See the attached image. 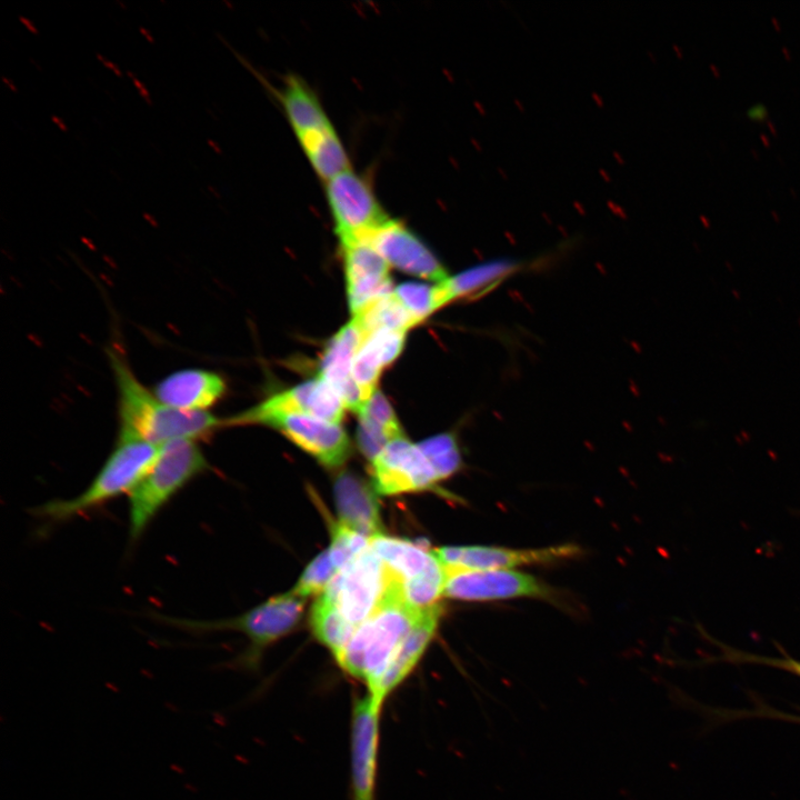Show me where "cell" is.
Here are the masks:
<instances>
[{"mask_svg": "<svg viewBox=\"0 0 800 800\" xmlns=\"http://www.w3.org/2000/svg\"><path fill=\"white\" fill-rule=\"evenodd\" d=\"M347 297L352 316L391 289L390 266L363 240L342 241Z\"/></svg>", "mask_w": 800, "mask_h": 800, "instance_id": "15", "label": "cell"}, {"mask_svg": "<svg viewBox=\"0 0 800 800\" xmlns=\"http://www.w3.org/2000/svg\"><path fill=\"white\" fill-rule=\"evenodd\" d=\"M128 76H129L130 79L132 80L134 87H136L137 90L139 91L140 96L143 98V100H144L148 104L151 106V104H152V100H151L150 93H149L148 89L146 88V86L143 84V82L140 81V80H139L134 74H132L130 71H128Z\"/></svg>", "mask_w": 800, "mask_h": 800, "instance_id": "35", "label": "cell"}, {"mask_svg": "<svg viewBox=\"0 0 800 800\" xmlns=\"http://www.w3.org/2000/svg\"><path fill=\"white\" fill-rule=\"evenodd\" d=\"M371 467L374 490L386 496L428 490L439 481L421 450L404 434L391 440Z\"/></svg>", "mask_w": 800, "mask_h": 800, "instance_id": "12", "label": "cell"}, {"mask_svg": "<svg viewBox=\"0 0 800 800\" xmlns=\"http://www.w3.org/2000/svg\"><path fill=\"white\" fill-rule=\"evenodd\" d=\"M258 424L277 429L329 468L341 466L350 452L348 434L338 423L302 413H276Z\"/></svg>", "mask_w": 800, "mask_h": 800, "instance_id": "14", "label": "cell"}, {"mask_svg": "<svg viewBox=\"0 0 800 800\" xmlns=\"http://www.w3.org/2000/svg\"><path fill=\"white\" fill-rule=\"evenodd\" d=\"M159 447L117 437L113 449L90 483L78 496L52 499L31 513L44 528L68 522L129 493L139 483L158 454Z\"/></svg>", "mask_w": 800, "mask_h": 800, "instance_id": "3", "label": "cell"}, {"mask_svg": "<svg viewBox=\"0 0 800 800\" xmlns=\"http://www.w3.org/2000/svg\"><path fill=\"white\" fill-rule=\"evenodd\" d=\"M518 269L516 262L498 260L449 276L434 284L437 308L440 309L459 298L490 290Z\"/></svg>", "mask_w": 800, "mask_h": 800, "instance_id": "20", "label": "cell"}, {"mask_svg": "<svg viewBox=\"0 0 800 800\" xmlns=\"http://www.w3.org/2000/svg\"><path fill=\"white\" fill-rule=\"evenodd\" d=\"M358 240L368 242L390 267L406 273L437 283L449 277L432 251L399 221L388 218Z\"/></svg>", "mask_w": 800, "mask_h": 800, "instance_id": "13", "label": "cell"}, {"mask_svg": "<svg viewBox=\"0 0 800 800\" xmlns=\"http://www.w3.org/2000/svg\"><path fill=\"white\" fill-rule=\"evenodd\" d=\"M441 614L442 607L439 603L421 611L414 626L390 661L373 698L386 703L388 698L408 678L434 637Z\"/></svg>", "mask_w": 800, "mask_h": 800, "instance_id": "18", "label": "cell"}, {"mask_svg": "<svg viewBox=\"0 0 800 800\" xmlns=\"http://www.w3.org/2000/svg\"><path fill=\"white\" fill-rule=\"evenodd\" d=\"M359 414H364L372 419L388 430L393 437H400L403 434L391 404L384 394L378 390H376V392L371 396L358 416Z\"/></svg>", "mask_w": 800, "mask_h": 800, "instance_id": "33", "label": "cell"}, {"mask_svg": "<svg viewBox=\"0 0 800 800\" xmlns=\"http://www.w3.org/2000/svg\"><path fill=\"white\" fill-rule=\"evenodd\" d=\"M407 332L379 329L363 337L381 357L383 366L390 364L401 352Z\"/></svg>", "mask_w": 800, "mask_h": 800, "instance_id": "34", "label": "cell"}, {"mask_svg": "<svg viewBox=\"0 0 800 800\" xmlns=\"http://www.w3.org/2000/svg\"><path fill=\"white\" fill-rule=\"evenodd\" d=\"M417 446L431 464L439 481L451 477L461 468V453L452 433L428 438Z\"/></svg>", "mask_w": 800, "mask_h": 800, "instance_id": "26", "label": "cell"}, {"mask_svg": "<svg viewBox=\"0 0 800 800\" xmlns=\"http://www.w3.org/2000/svg\"><path fill=\"white\" fill-rule=\"evenodd\" d=\"M337 572V568L326 550L307 566L292 591L306 599L310 596H320Z\"/></svg>", "mask_w": 800, "mask_h": 800, "instance_id": "29", "label": "cell"}, {"mask_svg": "<svg viewBox=\"0 0 800 800\" xmlns=\"http://www.w3.org/2000/svg\"><path fill=\"white\" fill-rule=\"evenodd\" d=\"M363 334L351 319L329 341L320 361V378L324 379L339 394L346 409L357 414L367 401L351 374L353 358L362 342Z\"/></svg>", "mask_w": 800, "mask_h": 800, "instance_id": "17", "label": "cell"}, {"mask_svg": "<svg viewBox=\"0 0 800 800\" xmlns=\"http://www.w3.org/2000/svg\"><path fill=\"white\" fill-rule=\"evenodd\" d=\"M2 81L11 91H13V92L18 91L17 87L13 84V82L10 79L2 77Z\"/></svg>", "mask_w": 800, "mask_h": 800, "instance_id": "40", "label": "cell"}, {"mask_svg": "<svg viewBox=\"0 0 800 800\" xmlns=\"http://www.w3.org/2000/svg\"><path fill=\"white\" fill-rule=\"evenodd\" d=\"M444 597L463 601L531 598L559 602V592L537 577L510 569L461 571L447 576Z\"/></svg>", "mask_w": 800, "mask_h": 800, "instance_id": "8", "label": "cell"}, {"mask_svg": "<svg viewBox=\"0 0 800 800\" xmlns=\"http://www.w3.org/2000/svg\"><path fill=\"white\" fill-rule=\"evenodd\" d=\"M393 292L418 323L438 310L434 284L406 282L396 287Z\"/></svg>", "mask_w": 800, "mask_h": 800, "instance_id": "30", "label": "cell"}, {"mask_svg": "<svg viewBox=\"0 0 800 800\" xmlns=\"http://www.w3.org/2000/svg\"><path fill=\"white\" fill-rule=\"evenodd\" d=\"M19 20L31 33H33V34L39 33L37 27L30 19H28L26 17H20Z\"/></svg>", "mask_w": 800, "mask_h": 800, "instance_id": "37", "label": "cell"}, {"mask_svg": "<svg viewBox=\"0 0 800 800\" xmlns=\"http://www.w3.org/2000/svg\"><path fill=\"white\" fill-rule=\"evenodd\" d=\"M209 469L199 441L180 439L160 446L152 464L128 496L130 543L137 542L158 513Z\"/></svg>", "mask_w": 800, "mask_h": 800, "instance_id": "4", "label": "cell"}, {"mask_svg": "<svg viewBox=\"0 0 800 800\" xmlns=\"http://www.w3.org/2000/svg\"><path fill=\"white\" fill-rule=\"evenodd\" d=\"M396 438L398 437H393L388 430L372 419L364 414H359L357 442L361 452L370 461L374 460L384 447Z\"/></svg>", "mask_w": 800, "mask_h": 800, "instance_id": "31", "label": "cell"}, {"mask_svg": "<svg viewBox=\"0 0 800 800\" xmlns=\"http://www.w3.org/2000/svg\"><path fill=\"white\" fill-rule=\"evenodd\" d=\"M299 142L312 168L324 181L350 169L346 149L332 126L303 137Z\"/></svg>", "mask_w": 800, "mask_h": 800, "instance_id": "23", "label": "cell"}, {"mask_svg": "<svg viewBox=\"0 0 800 800\" xmlns=\"http://www.w3.org/2000/svg\"><path fill=\"white\" fill-rule=\"evenodd\" d=\"M166 404L187 412H209L224 396L227 384L217 372L201 368L173 371L153 387Z\"/></svg>", "mask_w": 800, "mask_h": 800, "instance_id": "16", "label": "cell"}, {"mask_svg": "<svg viewBox=\"0 0 800 800\" xmlns=\"http://www.w3.org/2000/svg\"><path fill=\"white\" fill-rule=\"evenodd\" d=\"M344 409L336 390L324 379L317 377L224 418L223 427L258 424L263 418L276 413H302L339 424Z\"/></svg>", "mask_w": 800, "mask_h": 800, "instance_id": "11", "label": "cell"}, {"mask_svg": "<svg viewBox=\"0 0 800 800\" xmlns=\"http://www.w3.org/2000/svg\"><path fill=\"white\" fill-rule=\"evenodd\" d=\"M97 59H99L100 62H101L103 66H106L107 68H109V69H110L114 74H117L118 77H121V76H122V72H121V70L118 68V66L114 64L113 62H111L110 60L106 59V58H104L103 56H101L100 53H97Z\"/></svg>", "mask_w": 800, "mask_h": 800, "instance_id": "36", "label": "cell"}, {"mask_svg": "<svg viewBox=\"0 0 800 800\" xmlns=\"http://www.w3.org/2000/svg\"><path fill=\"white\" fill-rule=\"evenodd\" d=\"M369 547L402 583L422 574L439 561L433 550L383 533L370 538Z\"/></svg>", "mask_w": 800, "mask_h": 800, "instance_id": "22", "label": "cell"}, {"mask_svg": "<svg viewBox=\"0 0 800 800\" xmlns=\"http://www.w3.org/2000/svg\"><path fill=\"white\" fill-rule=\"evenodd\" d=\"M373 489L350 472L341 473L334 483L339 520L369 538L381 534L382 527Z\"/></svg>", "mask_w": 800, "mask_h": 800, "instance_id": "19", "label": "cell"}, {"mask_svg": "<svg viewBox=\"0 0 800 800\" xmlns=\"http://www.w3.org/2000/svg\"><path fill=\"white\" fill-rule=\"evenodd\" d=\"M51 119L61 130H68L66 123L60 118H58L57 116H52Z\"/></svg>", "mask_w": 800, "mask_h": 800, "instance_id": "38", "label": "cell"}, {"mask_svg": "<svg viewBox=\"0 0 800 800\" xmlns=\"http://www.w3.org/2000/svg\"><path fill=\"white\" fill-rule=\"evenodd\" d=\"M722 650L721 660L739 663H754L780 669L800 677V660L790 657H766L736 650L718 643ZM719 658V659H720Z\"/></svg>", "mask_w": 800, "mask_h": 800, "instance_id": "32", "label": "cell"}, {"mask_svg": "<svg viewBox=\"0 0 800 800\" xmlns=\"http://www.w3.org/2000/svg\"><path fill=\"white\" fill-rule=\"evenodd\" d=\"M352 319L358 323L363 337L379 329L407 332L418 324L393 290L373 300Z\"/></svg>", "mask_w": 800, "mask_h": 800, "instance_id": "24", "label": "cell"}, {"mask_svg": "<svg viewBox=\"0 0 800 800\" xmlns=\"http://www.w3.org/2000/svg\"><path fill=\"white\" fill-rule=\"evenodd\" d=\"M140 33L151 43H154L152 34L144 28H140Z\"/></svg>", "mask_w": 800, "mask_h": 800, "instance_id": "39", "label": "cell"}, {"mask_svg": "<svg viewBox=\"0 0 800 800\" xmlns=\"http://www.w3.org/2000/svg\"><path fill=\"white\" fill-rule=\"evenodd\" d=\"M108 357L117 388L118 437L160 447L180 439L204 441L223 427V419L210 412L181 411L162 402L117 349H109Z\"/></svg>", "mask_w": 800, "mask_h": 800, "instance_id": "1", "label": "cell"}, {"mask_svg": "<svg viewBox=\"0 0 800 800\" xmlns=\"http://www.w3.org/2000/svg\"><path fill=\"white\" fill-rule=\"evenodd\" d=\"M304 603L306 598L291 590L233 618L196 620L159 613L152 614V618L193 634L226 630L243 633L250 644L237 660L239 666L251 669L256 668L261 652L269 644L290 632L298 624L303 613Z\"/></svg>", "mask_w": 800, "mask_h": 800, "instance_id": "5", "label": "cell"}, {"mask_svg": "<svg viewBox=\"0 0 800 800\" xmlns=\"http://www.w3.org/2000/svg\"><path fill=\"white\" fill-rule=\"evenodd\" d=\"M383 367L379 353L362 340L352 361L351 374L367 402L376 392V386Z\"/></svg>", "mask_w": 800, "mask_h": 800, "instance_id": "28", "label": "cell"}, {"mask_svg": "<svg viewBox=\"0 0 800 800\" xmlns=\"http://www.w3.org/2000/svg\"><path fill=\"white\" fill-rule=\"evenodd\" d=\"M326 196L340 242L359 239L389 218L371 186L351 168L326 181Z\"/></svg>", "mask_w": 800, "mask_h": 800, "instance_id": "10", "label": "cell"}, {"mask_svg": "<svg viewBox=\"0 0 800 800\" xmlns=\"http://www.w3.org/2000/svg\"><path fill=\"white\" fill-rule=\"evenodd\" d=\"M386 703L366 692L354 696L350 712L351 800H377L380 728Z\"/></svg>", "mask_w": 800, "mask_h": 800, "instance_id": "7", "label": "cell"}, {"mask_svg": "<svg viewBox=\"0 0 800 800\" xmlns=\"http://www.w3.org/2000/svg\"><path fill=\"white\" fill-rule=\"evenodd\" d=\"M423 609H414L404 599L402 584H391L380 608L359 624L340 653L338 666L362 682L367 693L374 696L381 680Z\"/></svg>", "mask_w": 800, "mask_h": 800, "instance_id": "2", "label": "cell"}, {"mask_svg": "<svg viewBox=\"0 0 800 800\" xmlns=\"http://www.w3.org/2000/svg\"><path fill=\"white\" fill-rule=\"evenodd\" d=\"M370 538L353 530L340 520L331 524V561L340 570L369 548Z\"/></svg>", "mask_w": 800, "mask_h": 800, "instance_id": "27", "label": "cell"}, {"mask_svg": "<svg viewBox=\"0 0 800 800\" xmlns=\"http://www.w3.org/2000/svg\"><path fill=\"white\" fill-rule=\"evenodd\" d=\"M310 624L316 638L330 650L333 658L346 647L358 627L321 596L312 606Z\"/></svg>", "mask_w": 800, "mask_h": 800, "instance_id": "25", "label": "cell"}, {"mask_svg": "<svg viewBox=\"0 0 800 800\" xmlns=\"http://www.w3.org/2000/svg\"><path fill=\"white\" fill-rule=\"evenodd\" d=\"M447 576L461 571L510 569L552 564L577 558L579 546L566 543L536 549H512L497 546H447L433 550Z\"/></svg>", "mask_w": 800, "mask_h": 800, "instance_id": "9", "label": "cell"}, {"mask_svg": "<svg viewBox=\"0 0 800 800\" xmlns=\"http://www.w3.org/2000/svg\"><path fill=\"white\" fill-rule=\"evenodd\" d=\"M280 99L298 140L332 126L317 96L299 78L286 80Z\"/></svg>", "mask_w": 800, "mask_h": 800, "instance_id": "21", "label": "cell"}, {"mask_svg": "<svg viewBox=\"0 0 800 800\" xmlns=\"http://www.w3.org/2000/svg\"><path fill=\"white\" fill-rule=\"evenodd\" d=\"M392 579L393 572L369 547L338 570L320 596L359 626L380 608Z\"/></svg>", "mask_w": 800, "mask_h": 800, "instance_id": "6", "label": "cell"}]
</instances>
